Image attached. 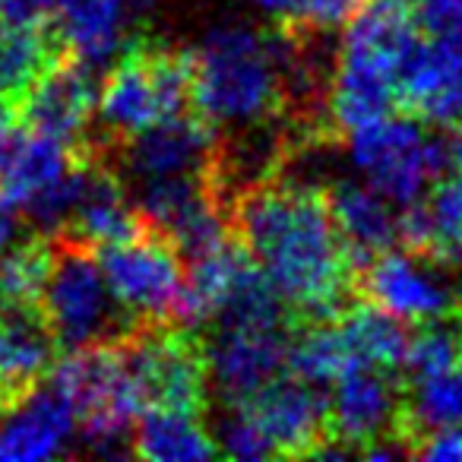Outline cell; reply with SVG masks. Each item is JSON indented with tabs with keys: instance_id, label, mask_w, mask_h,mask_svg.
<instances>
[{
	"instance_id": "36",
	"label": "cell",
	"mask_w": 462,
	"mask_h": 462,
	"mask_svg": "<svg viewBox=\"0 0 462 462\" xmlns=\"http://www.w3.org/2000/svg\"><path fill=\"white\" fill-rule=\"evenodd\" d=\"M409 4H415V7H418V0H409Z\"/></svg>"
},
{
	"instance_id": "37",
	"label": "cell",
	"mask_w": 462,
	"mask_h": 462,
	"mask_svg": "<svg viewBox=\"0 0 462 462\" xmlns=\"http://www.w3.org/2000/svg\"><path fill=\"white\" fill-rule=\"evenodd\" d=\"M459 304H462V289H459Z\"/></svg>"
},
{
	"instance_id": "31",
	"label": "cell",
	"mask_w": 462,
	"mask_h": 462,
	"mask_svg": "<svg viewBox=\"0 0 462 462\" xmlns=\"http://www.w3.org/2000/svg\"><path fill=\"white\" fill-rule=\"evenodd\" d=\"M361 7H365V0H304V26L333 32V29L346 26Z\"/></svg>"
},
{
	"instance_id": "11",
	"label": "cell",
	"mask_w": 462,
	"mask_h": 462,
	"mask_svg": "<svg viewBox=\"0 0 462 462\" xmlns=\"http://www.w3.org/2000/svg\"><path fill=\"white\" fill-rule=\"evenodd\" d=\"M396 115L453 130L462 124V45L421 32L393 79Z\"/></svg>"
},
{
	"instance_id": "10",
	"label": "cell",
	"mask_w": 462,
	"mask_h": 462,
	"mask_svg": "<svg viewBox=\"0 0 462 462\" xmlns=\"http://www.w3.org/2000/svg\"><path fill=\"white\" fill-rule=\"evenodd\" d=\"M96 98L98 73L64 54L16 98L14 108L23 127L64 143L77 159L96 124Z\"/></svg>"
},
{
	"instance_id": "22",
	"label": "cell",
	"mask_w": 462,
	"mask_h": 462,
	"mask_svg": "<svg viewBox=\"0 0 462 462\" xmlns=\"http://www.w3.org/2000/svg\"><path fill=\"white\" fill-rule=\"evenodd\" d=\"M130 447L134 456L152 462H197L218 456L203 415L174 409H143L134 421Z\"/></svg>"
},
{
	"instance_id": "6",
	"label": "cell",
	"mask_w": 462,
	"mask_h": 462,
	"mask_svg": "<svg viewBox=\"0 0 462 462\" xmlns=\"http://www.w3.org/2000/svg\"><path fill=\"white\" fill-rule=\"evenodd\" d=\"M352 136V162L365 171L371 190L399 206L424 197L434 178L449 171L453 152L443 130L424 134L421 124L402 115H390L358 127Z\"/></svg>"
},
{
	"instance_id": "28",
	"label": "cell",
	"mask_w": 462,
	"mask_h": 462,
	"mask_svg": "<svg viewBox=\"0 0 462 462\" xmlns=\"http://www.w3.org/2000/svg\"><path fill=\"white\" fill-rule=\"evenodd\" d=\"M421 203L430 222V263H462V168L440 174Z\"/></svg>"
},
{
	"instance_id": "27",
	"label": "cell",
	"mask_w": 462,
	"mask_h": 462,
	"mask_svg": "<svg viewBox=\"0 0 462 462\" xmlns=\"http://www.w3.org/2000/svg\"><path fill=\"white\" fill-rule=\"evenodd\" d=\"M54 263V238L29 228L0 251V301L39 304Z\"/></svg>"
},
{
	"instance_id": "17",
	"label": "cell",
	"mask_w": 462,
	"mask_h": 462,
	"mask_svg": "<svg viewBox=\"0 0 462 462\" xmlns=\"http://www.w3.org/2000/svg\"><path fill=\"white\" fill-rule=\"evenodd\" d=\"M149 228V222L140 216L136 203L127 197L124 178L108 162H89L86 165V184L73 206L70 218L60 228V235L73 241H83L92 251L105 245H121L134 241L136 235Z\"/></svg>"
},
{
	"instance_id": "5",
	"label": "cell",
	"mask_w": 462,
	"mask_h": 462,
	"mask_svg": "<svg viewBox=\"0 0 462 462\" xmlns=\"http://www.w3.org/2000/svg\"><path fill=\"white\" fill-rule=\"evenodd\" d=\"M143 409L209 411L206 336L184 323H143L121 342Z\"/></svg>"
},
{
	"instance_id": "26",
	"label": "cell",
	"mask_w": 462,
	"mask_h": 462,
	"mask_svg": "<svg viewBox=\"0 0 462 462\" xmlns=\"http://www.w3.org/2000/svg\"><path fill=\"white\" fill-rule=\"evenodd\" d=\"M361 367L358 358L348 348L342 329L336 320L327 323H295L289 327V355H285V371L310 383H336L342 374Z\"/></svg>"
},
{
	"instance_id": "35",
	"label": "cell",
	"mask_w": 462,
	"mask_h": 462,
	"mask_svg": "<svg viewBox=\"0 0 462 462\" xmlns=\"http://www.w3.org/2000/svg\"><path fill=\"white\" fill-rule=\"evenodd\" d=\"M16 130H20V117H16V108L7 102V98H0V152L7 149V143L14 140Z\"/></svg>"
},
{
	"instance_id": "21",
	"label": "cell",
	"mask_w": 462,
	"mask_h": 462,
	"mask_svg": "<svg viewBox=\"0 0 462 462\" xmlns=\"http://www.w3.org/2000/svg\"><path fill=\"white\" fill-rule=\"evenodd\" d=\"M73 165L77 159L64 143L20 124L14 140L0 152V199L20 212L35 193L64 178Z\"/></svg>"
},
{
	"instance_id": "3",
	"label": "cell",
	"mask_w": 462,
	"mask_h": 462,
	"mask_svg": "<svg viewBox=\"0 0 462 462\" xmlns=\"http://www.w3.org/2000/svg\"><path fill=\"white\" fill-rule=\"evenodd\" d=\"M190 51L155 35H130L102 79L89 146L108 152L140 130L190 111Z\"/></svg>"
},
{
	"instance_id": "23",
	"label": "cell",
	"mask_w": 462,
	"mask_h": 462,
	"mask_svg": "<svg viewBox=\"0 0 462 462\" xmlns=\"http://www.w3.org/2000/svg\"><path fill=\"white\" fill-rule=\"evenodd\" d=\"M54 23H4L0 26V98H16L64 58Z\"/></svg>"
},
{
	"instance_id": "24",
	"label": "cell",
	"mask_w": 462,
	"mask_h": 462,
	"mask_svg": "<svg viewBox=\"0 0 462 462\" xmlns=\"http://www.w3.org/2000/svg\"><path fill=\"white\" fill-rule=\"evenodd\" d=\"M327 111L329 124H333V130L339 136L355 134L358 127H367L374 121H383V117L396 115L393 79L336 58Z\"/></svg>"
},
{
	"instance_id": "29",
	"label": "cell",
	"mask_w": 462,
	"mask_h": 462,
	"mask_svg": "<svg viewBox=\"0 0 462 462\" xmlns=\"http://www.w3.org/2000/svg\"><path fill=\"white\" fill-rule=\"evenodd\" d=\"M212 440L218 447V456H231V459H266L273 456L266 437L251 421L241 405H225V415L218 418L216 428H209Z\"/></svg>"
},
{
	"instance_id": "25",
	"label": "cell",
	"mask_w": 462,
	"mask_h": 462,
	"mask_svg": "<svg viewBox=\"0 0 462 462\" xmlns=\"http://www.w3.org/2000/svg\"><path fill=\"white\" fill-rule=\"evenodd\" d=\"M336 327L342 329L348 348L358 358L361 367H377L386 374H402V358L409 348V333L399 317L380 310L377 304L355 298L348 308L336 317Z\"/></svg>"
},
{
	"instance_id": "1",
	"label": "cell",
	"mask_w": 462,
	"mask_h": 462,
	"mask_svg": "<svg viewBox=\"0 0 462 462\" xmlns=\"http://www.w3.org/2000/svg\"><path fill=\"white\" fill-rule=\"evenodd\" d=\"M231 231L263 270L295 323L336 320L355 291V260L329 212L327 187L270 178L231 206Z\"/></svg>"
},
{
	"instance_id": "12",
	"label": "cell",
	"mask_w": 462,
	"mask_h": 462,
	"mask_svg": "<svg viewBox=\"0 0 462 462\" xmlns=\"http://www.w3.org/2000/svg\"><path fill=\"white\" fill-rule=\"evenodd\" d=\"M428 266L430 260L411 257L402 247H390L361 266L355 276V291L402 323L437 320L459 308V291L443 289Z\"/></svg>"
},
{
	"instance_id": "7",
	"label": "cell",
	"mask_w": 462,
	"mask_h": 462,
	"mask_svg": "<svg viewBox=\"0 0 462 462\" xmlns=\"http://www.w3.org/2000/svg\"><path fill=\"white\" fill-rule=\"evenodd\" d=\"M96 260L111 295L140 323H178L184 291V257L165 231L149 225L143 235L121 245L96 247Z\"/></svg>"
},
{
	"instance_id": "30",
	"label": "cell",
	"mask_w": 462,
	"mask_h": 462,
	"mask_svg": "<svg viewBox=\"0 0 462 462\" xmlns=\"http://www.w3.org/2000/svg\"><path fill=\"white\" fill-rule=\"evenodd\" d=\"M415 10L424 32L462 45V0H418Z\"/></svg>"
},
{
	"instance_id": "34",
	"label": "cell",
	"mask_w": 462,
	"mask_h": 462,
	"mask_svg": "<svg viewBox=\"0 0 462 462\" xmlns=\"http://www.w3.org/2000/svg\"><path fill=\"white\" fill-rule=\"evenodd\" d=\"M23 228H26V222H23L20 212H16L14 206H7L4 199H0V247H7L10 241L20 238Z\"/></svg>"
},
{
	"instance_id": "19",
	"label": "cell",
	"mask_w": 462,
	"mask_h": 462,
	"mask_svg": "<svg viewBox=\"0 0 462 462\" xmlns=\"http://www.w3.org/2000/svg\"><path fill=\"white\" fill-rule=\"evenodd\" d=\"M447 428H462V367L402 377L396 440L405 456H415L430 434Z\"/></svg>"
},
{
	"instance_id": "4",
	"label": "cell",
	"mask_w": 462,
	"mask_h": 462,
	"mask_svg": "<svg viewBox=\"0 0 462 462\" xmlns=\"http://www.w3.org/2000/svg\"><path fill=\"white\" fill-rule=\"evenodd\" d=\"M54 263L42 291V314L51 327L60 355L96 342H124L136 327L134 314L121 308L102 276L96 251L54 231Z\"/></svg>"
},
{
	"instance_id": "8",
	"label": "cell",
	"mask_w": 462,
	"mask_h": 462,
	"mask_svg": "<svg viewBox=\"0 0 462 462\" xmlns=\"http://www.w3.org/2000/svg\"><path fill=\"white\" fill-rule=\"evenodd\" d=\"M399 386L402 374L377 367H352L327 393L329 443L348 456L365 459H399L405 449L396 440Z\"/></svg>"
},
{
	"instance_id": "15",
	"label": "cell",
	"mask_w": 462,
	"mask_h": 462,
	"mask_svg": "<svg viewBox=\"0 0 462 462\" xmlns=\"http://www.w3.org/2000/svg\"><path fill=\"white\" fill-rule=\"evenodd\" d=\"M60 346L39 304L0 301V411L51 377Z\"/></svg>"
},
{
	"instance_id": "14",
	"label": "cell",
	"mask_w": 462,
	"mask_h": 462,
	"mask_svg": "<svg viewBox=\"0 0 462 462\" xmlns=\"http://www.w3.org/2000/svg\"><path fill=\"white\" fill-rule=\"evenodd\" d=\"M77 440V411L70 399L42 380L32 393L0 411V462L54 459Z\"/></svg>"
},
{
	"instance_id": "33",
	"label": "cell",
	"mask_w": 462,
	"mask_h": 462,
	"mask_svg": "<svg viewBox=\"0 0 462 462\" xmlns=\"http://www.w3.org/2000/svg\"><path fill=\"white\" fill-rule=\"evenodd\" d=\"M273 26H304V0H260Z\"/></svg>"
},
{
	"instance_id": "18",
	"label": "cell",
	"mask_w": 462,
	"mask_h": 462,
	"mask_svg": "<svg viewBox=\"0 0 462 462\" xmlns=\"http://www.w3.org/2000/svg\"><path fill=\"white\" fill-rule=\"evenodd\" d=\"M149 0H67L54 16L64 51L89 70L102 73L124 48L130 23L143 14Z\"/></svg>"
},
{
	"instance_id": "32",
	"label": "cell",
	"mask_w": 462,
	"mask_h": 462,
	"mask_svg": "<svg viewBox=\"0 0 462 462\" xmlns=\"http://www.w3.org/2000/svg\"><path fill=\"white\" fill-rule=\"evenodd\" d=\"M418 459H434V462H459L462 459V428H447L430 434L421 447L415 449Z\"/></svg>"
},
{
	"instance_id": "16",
	"label": "cell",
	"mask_w": 462,
	"mask_h": 462,
	"mask_svg": "<svg viewBox=\"0 0 462 462\" xmlns=\"http://www.w3.org/2000/svg\"><path fill=\"white\" fill-rule=\"evenodd\" d=\"M418 10L409 0H365V7L346 23L339 60L396 79L405 54L421 39Z\"/></svg>"
},
{
	"instance_id": "13",
	"label": "cell",
	"mask_w": 462,
	"mask_h": 462,
	"mask_svg": "<svg viewBox=\"0 0 462 462\" xmlns=\"http://www.w3.org/2000/svg\"><path fill=\"white\" fill-rule=\"evenodd\" d=\"M209 390L222 393L225 405L245 402L266 380L285 371L289 323L285 327H212L206 336Z\"/></svg>"
},
{
	"instance_id": "39",
	"label": "cell",
	"mask_w": 462,
	"mask_h": 462,
	"mask_svg": "<svg viewBox=\"0 0 462 462\" xmlns=\"http://www.w3.org/2000/svg\"><path fill=\"white\" fill-rule=\"evenodd\" d=\"M0 251H4V247H0Z\"/></svg>"
},
{
	"instance_id": "20",
	"label": "cell",
	"mask_w": 462,
	"mask_h": 462,
	"mask_svg": "<svg viewBox=\"0 0 462 462\" xmlns=\"http://www.w3.org/2000/svg\"><path fill=\"white\" fill-rule=\"evenodd\" d=\"M329 212H333L339 235L355 260V270L374 260L377 254L396 247L399 218L390 212L386 199L377 190L348 180H336L327 187Z\"/></svg>"
},
{
	"instance_id": "9",
	"label": "cell",
	"mask_w": 462,
	"mask_h": 462,
	"mask_svg": "<svg viewBox=\"0 0 462 462\" xmlns=\"http://www.w3.org/2000/svg\"><path fill=\"white\" fill-rule=\"evenodd\" d=\"M266 437L273 456L314 459L329 443L327 393L291 371L276 374L257 393L238 402Z\"/></svg>"
},
{
	"instance_id": "2",
	"label": "cell",
	"mask_w": 462,
	"mask_h": 462,
	"mask_svg": "<svg viewBox=\"0 0 462 462\" xmlns=\"http://www.w3.org/2000/svg\"><path fill=\"white\" fill-rule=\"evenodd\" d=\"M190 111L216 134L282 117V83L270 29H216L190 51Z\"/></svg>"
},
{
	"instance_id": "38",
	"label": "cell",
	"mask_w": 462,
	"mask_h": 462,
	"mask_svg": "<svg viewBox=\"0 0 462 462\" xmlns=\"http://www.w3.org/2000/svg\"><path fill=\"white\" fill-rule=\"evenodd\" d=\"M0 7H4V0H0Z\"/></svg>"
}]
</instances>
